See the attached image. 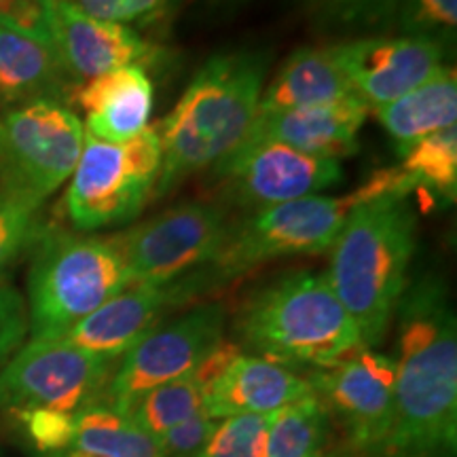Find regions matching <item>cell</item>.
I'll return each instance as SVG.
<instances>
[{
  "label": "cell",
  "mask_w": 457,
  "mask_h": 457,
  "mask_svg": "<svg viewBox=\"0 0 457 457\" xmlns=\"http://www.w3.org/2000/svg\"><path fill=\"white\" fill-rule=\"evenodd\" d=\"M28 333L30 322L26 299L13 286L0 282V369L24 345Z\"/></svg>",
  "instance_id": "1f68e13d"
},
{
  "label": "cell",
  "mask_w": 457,
  "mask_h": 457,
  "mask_svg": "<svg viewBox=\"0 0 457 457\" xmlns=\"http://www.w3.org/2000/svg\"><path fill=\"white\" fill-rule=\"evenodd\" d=\"M85 112V134L104 142H128L148 128L155 89L145 68L128 66L79 85L72 100Z\"/></svg>",
  "instance_id": "d6986e66"
},
{
  "label": "cell",
  "mask_w": 457,
  "mask_h": 457,
  "mask_svg": "<svg viewBox=\"0 0 457 457\" xmlns=\"http://www.w3.org/2000/svg\"><path fill=\"white\" fill-rule=\"evenodd\" d=\"M236 328L244 345L282 367L324 369L360 350V333L327 273L295 271L244 301Z\"/></svg>",
  "instance_id": "277c9868"
},
{
  "label": "cell",
  "mask_w": 457,
  "mask_h": 457,
  "mask_svg": "<svg viewBox=\"0 0 457 457\" xmlns=\"http://www.w3.org/2000/svg\"><path fill=\"white\" fill-rule=\"evenodd\" d=\"M333 438V417L316 394L273 413L262 457H324Z\"/></svg>",
  "instance_id": "cb8c5ba5"
},
{
  "label": "cell",
  "mask_w": 457,
  "mask_h": 457,
  "mask_svg": "<svg viewBox=\"0 0 457 457\" xmlns=\"http://www.w3.org/2000/svg\"><path fill=\"white\" fill-rule=\"evenodd\" d=\"M222 3H233V0H222Z\"/></svg>",
  "instance_id": "74e56055"
},
{
  "label": "cell",
  "mask_w": 457,
  "mask_h": 457,
  "mask_svg": "<svg viewBox=\"0 0 457 457\" xmlns=\"http://www.w3.org/2000/svg\"><path fill=\"white\" fill-rule=\"evenodd\" d=\"M396 17L404 34L447 45L455 37L457 0H400Z\"/></svg>",
  "instance_id": "f1b7e54d"
},
{
  "label": "cell",
  "mask_w": 457,
  "mask_h": 457,
  "mask_svg": "<svg viewBox=\"0 0 457 457\" xmlns=\"http://www.w3.org/2000/svg\"><path fill=\"white\" fill-rule=\"evenodd\" d=\"M11 415L20 421L34 447L43 453H60V451L71 449L74 415L51 409H28Z\"/></svg>",
  "instance_id": "4dcf8cb0"
},
{
  "label": "cell",
  "mask_w": 457,
  "mask_h": 457,
  "mask_svg": "<svg viewBox=\"0 0 457 457\" xmlns=\"http://www.w3.org/2000/svg\"><path fill=\"white\" fill-rule=\"evenodd\" d=\"M324 457H360L347 443L330 445V449L324 453Z\"/></svg>",
  "instance_id": "d590c367"
},
{
  "label": "cell",
  "mask_w": 457,
  "mask_h": 457,
  "mask_svg": "<svg viewBox=\"0 0 457 457\" xmlns=\"http://www.w3.org/2000/svg\"><path fill=\"white\" fill-rule=\"evenodd\" d=\"M47 32L74 85L128 66H151L162 51L134 28L96 20L68 0H47Z\"/></svg>",
  "instance_id": "9a60e30c"
},
{
  "label": "cell",
  "mask_w": 457,
  "mask_h": 457,
  "mask_svg": "<svg viewBox=\"0 0 457 457\" xmlns=\"http://www.w3.org/2000/svg\"><path fill=\"white\" fill-rule=\"evenodd\" d=\"M328 26H375L398 13L400 0H299Z\"/></svg>",
  "instance_id": "f546056e"
},
{
  "label": "cell",
  "mask_w": 457,
  "mask_h": 457,
  "mask_svg": "<svg viewBox=\"0 0 457 457\" xmlns=\"http://www.w3.org/2000/svg\"><path fill=\"white\" fill-rule=\"evenodd\" d=\"M233 227L216 204H185L112 236L134 284L168 286L214 265Z\"/></svg>",
  "instance_id": "30bf717a"
},
{
  "label": "cell",
  "mask_w": 457,
  "mask_h": 457,
  "mask_svg": "<svg viewBox=\"0 0 457 457\" xmlns=\"http://www.w3.org/2000/svg\"><path fill=\"white\" fill-rule=\"evenodd\" d=\"M77 85L66 72L49 34L0 24V108L37 100H72Z\"/></svg>",
  "instance_id": "ffe728a7"
},
{
  "label": "cell",
  "mask_w": 457,
  "mask_h": 457,
  "mask_svg": "<svg viewBox=\"0 0 457 457\" xmlns=\"http://www.w3.org/2000/svg\"><path fill=\"white\" fill-rule=\"evenodd\" d=\"M202 411H205L204 386L199 384L195 373H188L180 379L153 387L136 400L128 415L157 441L171 428L180 426Z\"/></svg>",
  "instance_id": "484cf974"
},
{
  "label": "cell",
  "mask_w": 457,
  "mask_h": 457,
  "mask_svg": "<svg viewBox=\"0 0 457 457\" xmlns=\"http://www.w3.org/2000/svg\"><path fill=\"white\" fill-rule=\"evenodd\" d=\"M352 94L370 111L409 94L445 66V45L430 37H362L330 45Z\"/></svg>",
  "instance_id": "5bb4252c"
},
{
  "label": "cell",
  "mask_w": 457,
  "mask_h": 457,
  "mask_svg": "<svg viewBox=\"0 0 457 457\" xmlns=\"http://www.w3.org/2000/svg\"><path fill=\"white\" fill-rule=\"evenodd\" d=\"M305 379L333 421H341L345 443L360 457L379 455L394 415V358L360 347L330 367L310 370Z\"/></svg>",
  "instance_id": "7c38bea8"
},
{
  "label": "cell",
  "mask_w": 457,
  "mask_h": 457,
  "mask_svg": "<svg viewBox=\"0 0 457 457\" xmlns=\"http://www.w3.org/2000/svg\"><path fill=\"white\" fill-rule=\"evenodd\" d=\"M83 121L64 102L37 100L0 112V191L41 208L71 179Z\"/></svg>",
  "instance_id": "ba28073f"
},
{
  "label": "cell",
  "mask_w": 457,
  "mask_h": 457,
  "mask_svg": "<svg viewBox=\"0 0 457 457\" xmlns=\"http://www.w3.org/2000/svg\"><path fill=\"white\" fill-rule=\"evenodd\" d=\"M400 155L411 145L457 123V74L445 64L434 77L411 89L409 94L373 108Z\"/></svg>",
  "instance_id": "44dd1931"
},
{
  "label": "cell",
  "mask_w": 457,
  "mask_h": 457,
  "mask_svg": "<svg viewBox=\"0 0 457 457\" xmlns=\"http://www.w3.org/2000/svg\"><path fill=\"white\" fill-rule=\"evenodd\" d=\"M0 457H3V453H0Z\"/></svg>",
  "instance_id": "f35d334b"
},
{
  "label": "cell",
  "mask_w": 457,
  "mask_h": 457,
  "mask_svg": "<svg viewBox=\"0 0 457 457\" xmlns=\"http://www.w3.org/2000/svg\"><path fill=\"white\" fill-rule=\"evenodd\" d=\"M227 191L244 205L267 208L293 199L318 195L343 182L339 159L316 157L279 142H244L216 165Z\"/></svg>",
  "instance_id": "4fadbf2b"
},
{
  "label": "cell",
  "mask_w": 457,
  "mask_h": 457,
  "mask_svg": "<svg viewBox=\"0 0 457 457\" xmlns=\"http://www.w3.org/2000/svg\"><path fill=\"white\" fill-rule=\"evenodd\" d=\"M225 307L208 303L168 324H157L121 356L108 381L102 404L128 413L153 387L193 373L222 341Z\"/></svg>",
  "instance_id": "8fae6325"
},
{
  "label": "cell",
  "mask_w": 457,
  "mask_h": 457,
  "mask_svg": "<svg viewBox=\"0 0 457 457\" xmlns=\"http://www.w3.org/2000/svg\"><path fill=\"white\" fill-rule=\"evenodd\" d=\"M267 57L236 51L210 57L159 123L162 171L155 195H165L187 176L216 168L242 146L259 112Z\"/></svg>",
  "instance_id": "7a4b0ae2"
},
{
  "label": "cell",
  "mask_w": 457,
  "mask_h": 457,
  "mask_svg": "<svg viewBox=\"0 0 457 457\" xmlns=\"http://www.w3.org/2000/svg\"><path fill=\"white\" fill-rule=\"evenodd\" d=\"M370 108L356 96L328 104L256 117L244 142H279L316 157L341 159L358 153V134ZM242 142V145H244Z\"/></svg>",
  "instance_id": "e0dca14e"
},
{
  "label": "cell",
  "mask_w": 457,
  "mask_h": 457,
  "mask_svg": "<svg viewBox=\"0 0 457 457\" xmlns=\"http://www.w3.org/2000/svg\"><path fill=\"white\" fill-rule=\"evenodd\" d=\"M411 193L413 185L404 171L386 168L375 171L350 195H310L259 208L242 225L233 227L220 256L210 265V284L242 276L271 259L327 253L360 202L384 195L409 197Z\"/></svg>",
  "instance_id": "5b68a950"
},
{
  "label": "cell",
  "mask_w": 457,
  "mask_h": 457,
  "mask_svg": "<svg viewBox=\"0 0 457 457\" xmlns=\"http://www.w3.org/2000/svg\"><path fill=\"white\" fill-rule=\"evenodd\" d=\"M417 216L409 197L360 202L330 248L328 284L356 324L364 347L384 339L407 290Z\"/></svg>",
  "instance_id": "3957f363"
},
{
  "label": "cell",
  "mask_w": 457,
  "mask_h": 457,
  "mask_svg": "<svg viewBox=\"0 0 457 457\" xmlns=\"http://www.w3.org/2000/svg\"><path fill=\"white\" fill-rule=\"evenodd\" d=\"M114 362L62 339H30L0 369V411L81 413L102 403Z\"/></svg>",
  "instance_id": "9c48e42d"
},
{
  "label": "cell",
  "mask_w": 457,
  "mask_h": 457,
  "mask_svg": "<svg viewBox=\"0 0 457 457\" xmlns=\"http://www.w3.org/2000/svg\"><path fill=\"white\" fill-rule=\"evenodd\" d=\"M273 413L220 420L199 457H262Z\"/></svg>",
  "instance_id": "4316f807"
},
{
  "label": "cell",
  "mask_w": 457,
  "mask_h": 457,
  "mask_svg": "<svg viewBox=\"0 0 457 457\" xmlns=\"http://www.w3.org/2000/svg\"><path fill=\"white\" fill-rule=\"evenodd\" d=\"M350 96H353L350 83L337 66L330 47H303L284 62L276 79L262 89L256 117L328 104Z\"/></svg>",
  "instance_id": "7402d4cb"
},
{
  "label": "cell",
  "mask_w": 457,
  "mask_h": 457,
  "mask_svg": "<svg viewBox=\"0 0 457 457\" xmlns=\"http://www.w3.org/2000/svg\"><path fill=\"white\" fill-rule=\"evenodd\" d=\"M205 413L220 421L236 415H265L310 396L307 379L293 369L239 353L204 390Z\"/></svg>",
  "instance_id": "ac0fdd59"
},
{
  "label": "cell",
  "mask_w": 457,
  "mask_h": 457,
  "mask_svg": "<svg viewBox=\"0 0 457 457\" xmlns=\"http://www.w3.org/2000/svg\"><path fill=\"white\" fill-rule=\"evenodd\" d=\"M202 284H205L202 271L168 286L131 284L55 339L96 356L119 360L162 322V316L170 307L188 299Z\"/></svg>",
  "instance_id": "2e32d148"
},
{
  "label": "cell",
  "mask_w": 457,
  "mask_h": 457,
  "mask_svg": "<svg viewBox=\"0 0 457 457\" xmlns=\"http://www.w3.org/2000/svg\"><path fill=\"white\" fill-rule=\"evenodd\" d=\"M394 415L377 457H455L457 324L445 284L434 278L404 290L396 313Z\"/></svg>",
  "instance_id": "6da1fadb"
},
{
  "label": "cell",
  "mask_w": 457,
  "mask_h": 457,
  "mask_svg": "<svg viewBox=\"0 0 457 457\" xmlns=\"http://www.w3.org/2000/svg\"><path fill=\"white\" fill-rule=\"evenodd\" d=\"M216 426L219 421L212 420L205 411L188 417L180 426L171 428L170 432L157 438L162 457H199L212 438Z\"/></svg>",
  "instance_id": "d6a6232c"
},
{
  "label": "cell",
  "mask_w": 457,
  "mask_h": 457,
  "mask_svg": "<svg viewBox=\"0 0 457 457\" xmlns=\"http://www.w3.org/2000/svg\"><path fill=\"white\" fill-rule=\"evenodd\" d=\"M180 0H165V7H170V4H179Z\"/></svg>",
  "instance_id": "8d00e7d4"
},
{
  "label": "cell",
  "mask_w": 457,
  "mask_h": 457,
  "mask_svg": "<svg viewBox=\"0 0 457 457\" xmlns=\"http://www.w3.org/2000/svg\"><path fill=\"white\" fill-rule=\"evenodd\" d=\"M72 451L87 457H162L159 443L128 413L91 404L74 415Z\"/></svg>",
  "instance_id": "603a6c76"
},
{
  "label": "cell",
  "mask_w": 457,
  "mask_h": 457,
  "mask_svg": "<svg viewBox=\"0 0 457 457\" xmlns=\"http://www.w3.org/2000/svg\"><path fill=\"white\" fill-rule=\"evenodd\" d=\"M96 20L131 24V21L151 20L165 9V0H68Z\"/></svg>",
  "instance_id": "836d02e7"
},
{
  "label": "cell",
  "mask_w": 457,
  "mask_h": 457,
  "mask_svg": "<svg viewBox=\"0 0 457 457\" xmlns=\"http://www.w3.org/2000/svg\"><path fill=\"white\" fill-rule=\"evenodd\" d=\"M134 284L112 237L41 231L28 273L30 339H55Z\"/></svg>",
  "instance_id": "8992f818"
},
{
  "label": "cell",
  "mask_w": 457,
  "mask_h": 457,
  "mask_svg": "<svg viewBox=\"0 0 457 457\" xmlns=\"http://www.w3.org/2000/svg\"><path fill=\"white\" fill-rule=\"evenodd\" d=\"M38 205L0 191V278L41 236Z\"/></svg>",
  "instance_id": "83f0119b"
},
{
  "label": "cell",
  "mask_w": 457,
  "mask_h": 457,
  "mask_svg": "<svg viewBox=\"0 0 457 457\" xmlns=\"http://www.w3.org/2000/svg\"><path fill=\"white\" fill-rule=\"evenodd\" d=\"M159 171L157 128H146L128 142H104L85 134L81 157L68 179L66 219L77 231H98L136 219L155 193Z\"/></svg>",
  "instance_id": "52a82bcc"
},
{
  "label": "cell",
  "mask_w": 457,
  "mask_h": 457,
  "mask_svg": "<svg viewBox=\"0 0 457 457\" xmlns=\"http://www.w3.org/2000/svg\"><path fill=\"white\" fill-rule=\"evenodd\" d=\"M398 168L415 191L424 188L432 197L453 204L457 195V128L417 140L407 148Z\"/></svg>",
  "instance_id": "d4e9b609"
},
{
  "label": "cell",
  "mask_w": 457,
  "mask_h": 457,
  "mask_svg": "<svg viewBox=\"0 0 457 457\" xmlns=\"http://www.w3.org/2000/svg\"><path fill=\"white\" fill-rule=\"evenodd\" d=\"M0 24L49 34L47 0H0Z\"/></svg>",
  "instance_id": "e575fe53"
}]
</instances>
